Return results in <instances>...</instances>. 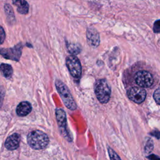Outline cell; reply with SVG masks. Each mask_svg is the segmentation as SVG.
I'll return each mask as SVG.
<instances>
[{
    "mask_svg": "<svg viewBox=\"0 0 160 160\" xmlns=\"http://www.w3.org/2000/svg\"><path fill=\"white\" fill-rule=\"evenodd\" d=\"M3 96H4V93L2 90H0V108L2 105V99H3Z\"/></svg>",
    "mask_w": 160,
    "mask_h": 160,
    "instance_id": "obj_23",
    "label": "cell"
},
{
    "mask_svg": "<svg viewBox=\"0 0 160 160\" xmlns=\"http://www.w3.org/2000/svg\"><path fill=\"white\" fill-rule=\"evenodd\" d=\"M94 92L101 103H107L111 96V89L105 79L98 80L94 86Z\"/></svg>",
    "mask_w": 160,
    "mask_h": 160,
    "instance_id": "obj_3",
    "label": "cell"
},
{
    "mask_svg": "<svg viewBox=\"0 0 160 160\" xmlns=\"http://www.w3.org/2000/svg\"><path fill=\"white\" fill-rule=\"evenodd\" d=\"M67 48L69 51L72 54H77L81 51V49L79 47V46L73 43H67Z\"/></svg>",
    "mask_w": 160,
    "mask_h": 160,
    "instance_id": "obj_14",
    "label": "cell"
},
{
    "mask_svg": "<svg viewBox=\"0 0 160 160\" xmlns=\"http://www.w3.org/2000/svg\"><path fill=\"white\" fill-rule=\"evenodd\" d=\"M153 98L157 104L160 105V88H158L153 94Z\"/></svg>",
    "mask_w": 160,
    "mask_h": 160,
    "instance_id": "obj_18",
    "label": "cell"
},
{
    "mask_svg": "<svg viewBox=\"0 0 160 160\" xmlns=\"http://www.w3.org/2000/svg\"><path fill=\"white\" fill-rule=\"evenodd\" d=\"M0 54L7 59L19 61L21 54V46L17 45L12 48L2 49L0 51Z\"/></svg>",
    "mask_w": 160,
    "mask_h": 160,
    "instance_id": "obj_8",
    "label": "cell"
},
{
    "mask_svg": "<svg viewBox=\"0 0 160 160\" xmlns=\"http://www.w3.org/2000/svg\"><path fill=\"white\" fill-rule=\"evenodd\" d=\"M55 85L66 107L70 110H75L77 108V106L68 87L60 80H56Z\"/></svg>",
    "mask_w": 160,
    "mask_h": 160,
    "instance_id": "obj_2",
    "label": "cell"
},
{
    "mask_svg": "<svg viewBox=\"0 0 160 160\" xmlns=\"http://www.w3.org/2000/svg\"><path fill=\"white\" fill-rule=\"evenodd\" d=\"M66 66L71 75L76 79L81 77L82 68L78 58L74 55H69L66 58Z\"/></svg>",
    "mask_w": 160,
    "mask_h": 160,
    "instance_id": "obj_5",
    "label": "cell"
},
{
    "mask_svg": "<svg viewBox=\"0 0 160 160\" xmlns=\"http://www.w3.org/2000/svg\"><path fill=\"white\" fill-rule=\"evenodd\" d=\"M56 117L59 131L61 135L69 142L72 141V138L67 129L66 115L65 111L61 109L58 108L56 110Z\"/></svg>",
    "mask_w": 160,
    "mask_h": 160,
    "instance_id": "obj_4",
    "label": "cell"
},
{
    "mask_svg": "<svg viewBox=\"0 0 160 160\" xmlns=\"http://www.w3.org/2000/svg\"><path fill=\"white\" fill-rule=\"evenodd\" d=\"M153 31H154V32H156V33L160 32V19L157 20L154 23Z\"/></svg>",
    "mask_w": 160,
    "mask_h": 160,
    "instance_id": "obj_19",
    "label": "cell"
},
{
    "mask_svg": "<svg viewBox=\"0 0 160 160\" xmlns=\"http://www.w3.org/2000/svg\"><path fill=\"white\" fill-rule=\"evenodd\" d=\"M12 3L17 7V10L19 13L26 14L28 12L29 4L26 1L16 0L13 1Z\"/></svg>",
    "mask_w": 160,
    "mask_h": 160,
    "instance_id": "obj_12",
    "label": "cell"
},
{
    "mask_svg": "<svg viewBox=\"0 0 160 160\" xmlns=\"http://www.w3.org/2000/svg\"><path fill=\"white\" fill-rule=\"evenodd\" d=\"M32 110L31 104L28 101L20 102L16 108V113L19 116H25L30 113Z\"/></svg>",
    "mask_w": 160,
    "mask_h": 160,
    "instance_id": "obj_11",
    "label": "cell"
},
{
    "mask_svg": "<svg viewBox=\"0 0 160 160\" xmlns=\"http://www.w3.org/2000/svg\"><path fill=\"white\" fill-rule=\"evenodd\" d=\"M0 71L1 74L7 78H10L13 72L12 68L11 66L6 63H2L0 65Z\"/></svg>",
    "mask_w": 160,
    "mask_h": 160,
    "instance_id": "obj_13",
    "label": "cell"
},
{
    "mask_svg": "<svg viewBox=\"0 0 160 160\" xmlns=\"http://www.w3.org/2000/svg\"><path fill=\"white\" fill-rule=\"evenodd\" d=\"M108 153L111 160H121L119 156L111 148H108Z\"/></svg>",
    "mask_w": 160,
    "mask_h": 160,
    "instance_id": "obj_16",
    "label": "cell"
},
{
    "mask_svg": "<svg viewBox=\"0 0 160 160\" xmlns=\"http://www.w3.org/2000/svg\"><path fill=\"white\" fill-rule=\"evenodd\" d=\"M129 99L136 103H141L146 96V91L139 87H133L128 90L127 92Z\"/></svg>",
    "mask_w": 160,
    "mask_h": 160,
    "instance_id": "obj_7",
    "label": "cell"
},
{
    "mask_svg": "<svg viewBox=\"0 0 160 160\" xmlns=\"http://www.w3.org/2000/svg\"><path fill=\"white\" fill-rule=\"evenodd\" d=\"M27 141L29 146L36 150L43 149L49 144V138L44 132L39 130H34L29 133Z\"/></svg>",
    "mask_w": 160,
    "mask_h": 160,
    "instance_id": "obj_1",
    "label": "cell"
},
{
    "mask_svg": "<svg viewBox=\"0 0 160 160\" xmlns=\"http://www.w3.org/2000/svg\"><path fill=\"white\" fill-rule=\"evenodd\" d=\"M87 41L88 44L94 48L98 46L99 44V36L96 29L92 27H90L87 30L86 33Z\"/></svg>",
    "mask_w": 160,
    "mask_h": 160,
    "instance_id": "obj_9",
    "label": "cell"
},
{
    "mask_svg": "<svg viewBox=\"0 0 160 160\" xmlns=\"http://www.w3.org/2000/svg\"><path fill=\"white\" fill-rule=\"evenodd\" d=\"M148 158L150 160H160V158L154 154H151V155L149 156L148 157Z\"/></svg>",
    "mask_w": 160,
    "mask_h": 160,
    "instance_id": "obj_21",
    "label": "cell"
},
{
    "mask_svg": "<svg viewBox=\"0 0 160 160\" xmlns=\"http://www.w3.org/2000/svg\"><path fill=\"white\" fill-rule=\"evenodd\" d=\"M5 9V12L6 14V16L8 18V19H14V12L11 8V7L9 6V4H6L4 6Z\"/></svg>",
    "mask_w": 160,
    "mask_h": 160,
    "instance_id": "obj_15",
    "label": "cell"
},
{
    "mask_svg": "<svg viewBox=\"0 0 160 160\" xmlns=\"http://www.w3.org/2000/svg\"><path fill=\"white\" fill-rule=\"evenodd\" d=\"M21 137L18 133H14L9 136L5 141V147L9 151H12L16 149L20 143Z\"/></svg>",
    "mask_w": 160,
    "mask_h": 160,
    "instance_id": "obj_10",
    "label": "cell"
},
{
    "mask_svg": "<svg viewBox=\"0 0 160 160\" xmlns=\"http://www.w3.org/2000/svg\"><path fill=\"white\" fill-rule=\"evenodd\" d=\"M152 136H156L157 138H160V132L159 131H154L153 132H152L151 133Z\"/></svg>",
    "mask_w": 160,
    "mask_h": 160,
    "instance_id": "obj_22",
    "label": "cell"
},
{
    "mask_svg": "<svg viewBox=\"0 0 160 160\" xmlns=\"http://www.w3.org/2000/svg\"><path fill=\"white\" fill-rule=\"evenodd\" d=\"M152 149H153V142L151 139H149L146 143V145L144 147V151L146 153H149L151 152Z\"/></svg>",
    "mask_w": 160,
    "mask_h": 160,
    "instance_id": "obj_17",
    "label": "cell"
},
{
    "mask_svg": "<svg viewBox=\"0 0 160 160\" xmlns=\"http://www.w3.org/2000/svg\"><path fill=\"white\" fill-rule=\"evenodd\" d=\"M5 37H6V35H5L4 30L1 26H0V44L4 42Z\"/></svg>",
    "mask_w": 160,
    "mask_h": 160,
    "instance_id": "obj_20",
    "label": "cell"
},
{
    "mask_svg": "<svg viewBox=\"0 0 160 160\" xmlns=\"http://www.w3.org/2000/svg\"><path fill=\"white\" fill-rule=\"evenodd\" d=\"M135 81L141 88H149L154 82L153 77L151 73L146 71H138L135 76Z\"/></svg>",
    "mask_w": 160,
    "mask_h": 160,
    "instance_id": "obj_6",
    "label": "cell"
}]
</instances>
